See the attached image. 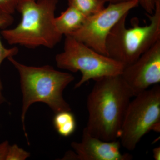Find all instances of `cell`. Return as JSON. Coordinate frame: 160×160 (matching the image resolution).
I'll use <instances>...</instances> for the list:
<instances>
[{
    "label": "cell",
    "mask_w": 160,
    "mask_h": 160,
    "mask_svg": "<svg viewBox=\"0 0 160 160\" xmlns=\"http://www.w3.org/2000/svg\"><path fill=\"white\" fill-rule=\"evenodd\" d=\"M95 82L87 97L89 117L84 129L89 134L104 141L118 140L134 93L121 74L105 77Z\"/></svg>",
    "instance_id": "obj_1"
},
{
    "label": "cell",
    "mask_w": 160,
    "mask_h": 160,
    "mask_svg": "<svg viewBox=\"0 0 160 160\" xmlns=\"http://www.w3.org/2000/svg\"><path fill=\"white\" fill-rule=\"evenodd\" d=\"M8 59L20 76L22 94L21 121L27 138L25 119L27 111L32 104L45 103L55 113L71 110L63 97V92L74 81V77L71 73L58 71L49 65L40 67L28 66L18 62L13 57Z\"/></svg>",
    "instance_id": "obj_2"
},
{
    "label": "cell",
    "mask_w": 160,
    "mask_h": 160,
    "mask_svg": "<svg viewBox=\"0 0 160 160\" xmlns=\"http://www.w3.org/2000/svg\"><path fill=\"white\" fill-rule=\"evenodd\" d=\"M58 0H24L17 9L22 15L21 22L13 29L1 31L9 45L29 48L44 46L52 49L62 35L54 25L55 12Z\"/></svg>",
    "instance_id": "obj_3"
},
{
    "label": "cell",
    "mask_w": 160,
    "mask_h": 160,
    "mask_svg": "<svg viewBox=\"0 0 160 160\" xmlns=\"http://www.w3.org/2000/svg\"><path fill=\"white\" fill-rule=\"evenodd\" d=\"M128 15L115 25L106 42V55L124 66L134 62L160 40V0H156L153 13L146 14L149 22L146 26H140L138 19L133 18L132 27L128 28Z\"/></svg>",
    "instance_id": "obj_4"
},
{
    "label": "cell",
    "mask_w": 160,
    "mask_h": 160,
    "mask_svg": "<svg viewBox=\"0 0 160 160\" xmlns=\"http://www.w3.org/2000/svg\"><path fill=\"white\" fill-rule=\"evenodd\" d=\"M64 50L57 55L58 67L72 72L80 71L81 79L75 85L79 88L90 80L122 74L124 65L109 57L102 54L71 36H66Z\"/></svg>",
    "instance_id": "obj_5"
},
{
    "label": "cell",
    "mask_w": 160,
    "mask_h": 160,
    "mask_svg": "<svg viewBox=\"0 0 160 160\" xmlns=\"http://www.w3.org/2000/svg\"><path fill=\"white\" fill-rule=\"evenodd\" d=\"M133 98L126 109L119 137L121 146L130 151L150 130L160 132V86L154 85Z\"/></svg>",
    "instance_id": "obj_6"
},
{
    "label": "cell",
    "mask_w": 160,
    "mask_h": 160,
    "mask_svg": "<svg viewBox=\"0 0 160 160\" xmlns=\"http://www.w3.org/2000/svg\"><path fill=\"white\" fill-rule=\"evenodd\" d=\"M138 5V0L110 3L97 13L87 17L82 26L69 35L106 55V40L110 31L124 16Z\"/></svg>",
    "instance_id": "obj_7"
},
{
    "label": "cell",
    "mask_w": 160,
    "mask_h": 160,
    "mask_svg": "<svg viewBox=\"0 0 160 160\" xmlns=\"http://www.w3.org/2000/svg\"><path fill=\"white\" fill-rule=\"evenodd\" d=\"M135 96L160 82V40L121 74Z\"/></svg>",
    "instance_id": "obj_8"
},
{
    "label": "cell",
    "mask_w": 160,
    "mask_h": 160,
    "mask_svg": "<svg viewBox=\"0 0 160 160\" xmlns=\"http://www.w3.org/2000/svg\"><path fill=\"white\" fill-rule=\"evenodd\" d=\"M71 146L73 151L66 152L63 160H130L129 153H121L120 141H106L89 134L83 130L81 142H73Z\"/></svg>",
    "instance_id": "obj_9"
},
{
    "label": "cell",
    "mask_w": 160,
    "mask_h": 160,
    "mask_svg": "<svg viewBox=\"0 0 160 160\" xmlns=\"http://www.w3.org/2000/svg\"><path fill=\"white\" fill-rule=\"evenodd\" d=\"M87 17L77 9L69 6L59 16L55 18V26L60 34L69 35L82 26Z\"/></svg>",
    "instance_id": "obj_10"
},
{
    "label": "cell",
    "mask_w": 160,
    "mask_h": 160,
    "mask_svg": "<svg viewBox=\"0 0 160 160\" xmlns=\"http://www.w3.org/2000/svg\"><path fill=\"white\" fill-rule=\"evenodd\" d=\"M53 126L58 133L63 137H68L74 133L77 122L71 110H65L56 113L53 119Z\"/></svg>",
    "instance_id": "obj_11"
},
{
    "label": "cell",
    "mask_w": 160,
    "mask_h": 160,
    "mask_svg": "<svg viewBox=\"0 0 160 160\" xmlns=\"http://www.w3.org/2000/svg\"><path fill=\"white\" fill-rule=\"evenodd\" d=\"M13 18L12 15H0V29L6 28L13 22ZM18 52V49L17 47L7 49L4 47L0 39V66L5 59L13 57ZM3 86L0 78V105L6 102L3 94Z\"/></svg>",
    "instance_id": "obj_12"
},
{
    "label": "cell",
    "mask_w": 160,
    "mask_h": 160,
    "mask_svg": "<svg viewBox=\"0 0 160 160\" xmlns=\"http://www.w3.org/2000/svg\"><path fill=\"white\" fill-rule=\"evenodd\" d=\"M69 6H72L86 17L95 14L105 8L102 0H68Z\"/></svg>",
    "instance_id": "obj_13"
},
{
    "label": "cell",
    "mask_w": 160,
    "mask_h": 160,
    "mask_svg": "<svg viewBox=\"0 0 160 160\" xmlns=\"http://www.w3.org/2000/svg\"><path fill=\"white\" fill-rule=\"evenodd\" d=\"M30 156V152L14 144L9 146L6 160H25Z\"/></svg>",
    "instance_id": "obj_14"
},
{
    "label": "cell",
    "mask_w": 160,
    "mask_h": 160,
    "mask_svg": "<svg viewBox=\"0 0 160 160\" xmlns=\"http://www.w3.org/2000/svg\"><path fill=\"white\" fill-rule=\"evenodd\" d=\"M24 0H0V15H12Z\"/></svg>",
    "instance_id": "obj_15"
},
{
    "label": "cell",
    "mask_w": 160,
    "mask_h": 160,
    "mask_svg": "<svg viewBox=\"0 0 160 160\" xmlns=\"http://www.w3.org/2000/svg\"><path fill=\"white\" fill-rule=\"evenodd\" d=\"M140 4L146 12V14L151 15L154 12L155 8L156 0H138Z\"/></svg>",
    "instance_id": "obj_16"
},
{
    "label": "cell",
    "mask_w": 160,
    "mask_h": 160,
    "mask_svg": "<svg viewBox=\"0 0 160 160\" xmlns=\"http://www.w3.org/2000/svg\"><path fill=\"white\" fill-rule=\"evenodd\" d=\"M10 146L7 140L0 143V160H6Z\"/></svg>",
    "instance_id": "obj_17"
},
{
    "label": "cell",
    "mask_w": 160,
    "mask_h": 160,
    "mask_svg": "<svg viewBox=\"0 0 160 160\" xmlns=\"http://www.w3.org/2000/svg\"><path fill=\"white\" fill-rule=\"evenodd\" d=\"M153 152V158L155 160H160V147H157L153 149L152 150Z\"/></svg>",
    "instance_id": "obj_18"
},
{
    "label": "cell",
    "mask_w": 160,
    "mask_h": 160,
    "mask_svg": "<svg viewBox=\"0 0 160 160\" xmlns=\"http://www.w3.org/2000/svg\"><path fill=\"white\" fill-rule=\"evenodd\" d=\"M102 1L105 3L109 2L110 3H116L128 2V1H132V0H102Z\"/></svg>",
    "instance_id": "obj_19"
}]
</instances>
